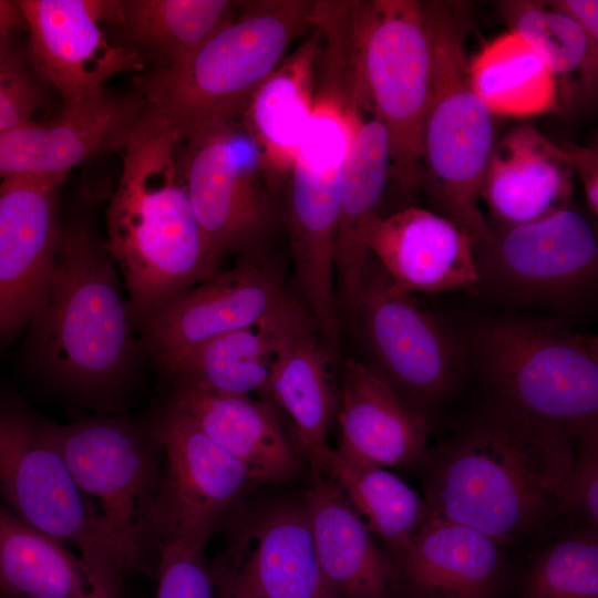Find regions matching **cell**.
I'll use <instances>...</instances> for the list:
<instances>
[{
	"instance_id": "6da1fadb",
	"label": "cell",
	"mask_w": 598,
	"mask_h": 598,
	"mask_svg": "<svg viewBox=\"0 0 598 598\" xmlns=\"http://www.w3.org/2000/svg\"><path fill=\"white\" fill-rule=\"evenodd\" d=\"M104 198L85 187L62 212L58 248L18 363L33 381L78 405L124 414L145 357L101 228Z\"/></svg>"
},
{
	"instance_id": "7a4b0ae2",
	"label": "cell",
	"mask_w": 598,
	"mask_h": 598,
	"mask_svg": "<svg viewBox=\"0 0 598 598\" xmlns=\"http://www.w3.org/2000/svg\"><path fill=\"white\" fill-rule=\"evenodd\" d=\"M578 440L488 401L421 467L431 515L470 526L502 547L558 516Z\"/></svg>"
},
{
	"instance_id": "3957f363",
	"label": "cell",
	"mask_w": 598,
	"mask_h": 598,
	"mask_svg": "<svg viewBox=\"0 0 598 598\" xmlns=\"http://www.w3.org/2000/svg\"><path fill=\"white\" fill-rule=\"evenodd\" d=\"M104 238L136 323L219 269L193 209L177 143L146 110L121 152Z\"/></svg>"
},
{
	"instance_id": "277c9868",
	"label": "cell",
	"mask_w": 598,
	"mask_h": 598,
	"mask_svg": "<svg viewBox=\"0 0 598 598\" xmlns=\"http://www.w3.org/2000/svg\"><path fill=\"white\" fill-rule=\"evenodd\" d=\"M315 0L241 1L237 13L182 61L137 73L146 112L177 145L239 123L266 78L313 28Z\"/></svg>"
},
{
	"instance_id": "5b68a950",
	"label": "cell",
	"mask_w": 598,
	"mask_h": 598,
	"mask_svg": "<svg viewBox=\"0 0 598 598\" xmlns=\"http://www.w3.org/2000/svg\"><path fill=\"white\" fill-rule=\"evenodd\" d=\"M491 401L556 425L578 441L598 434V338L558 318L489 316L462 338Z\"/></svg>"
},
{
	"instance_id": "8992f818",
	"label": "cell",
	"mask_w": 598,
	"mask_h": 598,
	"mask_svg": "<svg viewBox=\"0 0 598 598\" xmlns=\"http://www.w3.org/2000/svg\"><path fill=\"white\" fill-rule=\"evenodd\" d=\"M362 114L346 79L318 70L312 116L281 194L299 299L334 359L340 353L337 224L346 161Z\"/></svg>"
},
{
	"instance_id": "52a82bcc",
	"label": "cell",
	"mask_w": 598,
	"mask_h": 598,
	"mask_svg": "<svg viewBox=\"0 0 598 598\" xmlns=\"http://www.w3.org/2000/svg\"><path fill=\"white\" fill-rule=\"evenodd\" d=\"M461 4L423 2L430 82L421 138V190L433 212L476 240L489 228L480 198L495 131L493 114L471 83Z\"/></svg>"
},
{
	"instance_id": "ba28073f",
	"label": "cell",
	"mask_w": 598,
	"mask_h": 598,
	"mask_svg": "<svg viewBox=\"0 0 598 598\" xmlns=\"http://www.w3.org/2000/svg\"><path fill=\"white\" fill-rule=\"evenodd\" d=\"M60 443L92 523L126 586L133 574H153L150 517L163 452L151 419L96 414L60 424Z\"/></svg>"
},
{
	"instance_id": "9c48e42d",
	"label": "cell",
	"mask_w": 598,
	"mask_h": 598,
	"mask_svg": "<svg viewBox=\"0 0 598 598\" xmlns=\"http://www.w3.org/2000/svg\"><path fill=\"white\" fill-rule=\"evenodd\" d=\"M351 12L355 91L386 130L389 186L403 208L421 190V138L430 82L424 6L415 0L352 1Z\"/></svg>"
},
{
	"instance_id": "30bf717a",
	"label": "cell",
	"mask_w": 598,
	"mask_h": 598,
	"mask_svg": "<svg viewBox=\"0 0 598 598\" xmlns=\"http://www.w3.org/2000/svg\"><path fill=\"white\" fill-rule=\"evenodd\" d=\"M0 503L78 555L110 598L125 585L65 462L60 424L0 381Z\"/></svg>"
},
{
	"instance_id": "8fae6325",
	"label": "cell",
	"mask_w": 598,
	"mask_h": 598,
	"mask_svg": "<svg viewBox=\"0 0 598 598\" xmlns=\"http://www.w3.org/2000/svg\"><path fill=\"white\" fill-rule=\"evenodd\" d=\"M476 295L514 308L570 315L596 297L598 241L588 219L565 208L530 223L488 228L474 240Z\"/></svg>"
},
{
	"instance_id": "7c38bea8",
	"label": "cell",
	"mask_w": 598,
	"mask_h": 598,
	"mask_svg": "<svg viewBox=\"0 0 598 598\" xmlns=\"http://www.w3.org/2000/svg\"><path fill=\"white\" fill-rule=\"evenodd\" d=\"M353 319L373 358L370 367L412 408L427 417L453 394L467 364L462 339L394 286L370 252Z\"/></svg>"
},
{
	"instance_id": "4fadbf2b",
	"label": "cell",
	"mask_w": 598,
	"mask_h": 598,
	"mask_svg": "<svg viewBox=\"0 0 598 598\" xmlns=\"http://www.w3.org/2000/svg\"><path fill=\"white\" fill-rule=\"evenodd\" d=\"M177 161L197 220L216 261L266 254L281 219L260 151L240 125L177 145Z\"/></svg>"
},
{
	"instance_id": "5bb4252c",
	"label": "cell",
	"mask_w": 598,
	"mask_h": 598,
	"mask_svg": "<svg viewBox=\"0 0 598 598\" xmlns=\"http://www.w3.org/2000/svg\"><path fill=\"white\" fill-rule=\"evenodd\" d=\"M265 255L238 256L230 269L216 270L140 322L137 334L145 359L161 370L185 351L228 332L269 324H313Z\"/></svg>"
},
{
	"instance_id": "9a60e30c",
	"label": "cell",
	"mask_w": 598,
	"mask_h": 598,
	"mask_svg": "<svg viewBox=\"0 0 598 598\" xmlns=\"http://www.w3.org/2000/svg\"><path fill=\"white\" fill-rule=\"evenodd\" d=\"M151 423L163 452L150 517L156 550L176 544L204 551L250 478L171 398Z\"/></svg>"
},
{
	"instance_id": "2e32d148",
	"label": "cell",
	"mask_w": 598,
	"mask_h": 598,
	"mask_svg": "<svg viewBox=\"0 0 598 598\" xmlns=\"http://www.w3.org/2000/svg\"><path fill=\"white\" fill-rule=\"evenodd\" d=\"M29 33L28 55L43 84L61 95L62 109H80L100 99L112 78L142 73V56L107 38L121 0H17Z\"/></svg>"
},
{
	"instance_id": "e0dca14e",
	"label": "cell",
	"mask_w": 598,
	"mask_h": 598,
	"mask_svg": "<svg viewBox=\"0 0 598 598\" xmlns=\"http://www.w3.org/2000/svg\"><path fill=\"white\" fill-rule=\"evenodd\" d=\"M66 176L21 174L0 182V357L21 339L43 295Z\"/></svg>"
},
{
	"instance_id": "ac0fdd59",
	"label": "cell",
	"mask_w": 598,
	"mask_h": 598,
	"mask_svg": "<svg viewBox=\"0 0 598 598\" xmlns=\"http://www.w3.org/2000/svg\"><path fill=\"white\" fill-rule=\"evenodd\" d=\"M209 569L218 598H338L320 568L303 504L257 516Z\"/></svg>"
},
{
	"instance_id": "d6986e66",
	"label": "cell",
	"mask_w": 598,
	"mask_h": 598,
	"mask_svg": "<svg viewBox=\"0 0 598 598\" xmlns=\"http://www.w3.org/2000/svg\"><path fill=\"white\" fill-rule=\"evenodd\" d=\"M145 111L141 94L109 90L49 122L30 120L0 132V182L12 175H68L92 157L122 152Z\"/></svg>"
},
{
	"instance_id": "ffe728a7",
	"label": "cell",
	"mask_w": 598,
	"mask_h": 598,
	"mask_svg": "<svg viewBox=\"0 0 598 598\" xmlns=\"http://www.w3.org/2000/svg\"><path fill=\"white\" fill-rule=\"evenodd\" d=\"M474 239L444 216L417 206L377 216L367 235L369 252L398 288L475 293Z\"/></svg>"
},
{
	"instance_id": "44dd1931",
	"label": "cell",
	"mask_w": 598,
	"mask_h": 598,
	"mask_svg": "<svg viewBox=\"0 0 598 598\" xmlns=\"http://www.w3.org/2000/svg\"><path fill=\"white\" fill-rule=\"evenodd\" d=\"M303 506L320 568L338 598L401 596L395 558L379 547L342 491L318 470H311Z\"/></svg>"
},
{
	"instance_id": "7402d4cb",
	"label": "cell",
	"mask_w": 598,
	"mask_h": 598,
	"mask_svg": "<svg viewBox=\"0 0 598 598\" xmlns=\"http://www.w3.org/2000/svg\"><path fill=\"white\" fill-rule=\"evenodd\" d=\"M337 422L338 450L361 462L382 467L417 465L427 450V417L355 359L343 363Z\"/></svg>"
},
{
	"instance_id": "603a6c76",
	"label": "cell",
	"mask_w": 598,
	"mask_h": 598,
	"mask_svg": "<svg viewBox=\"0 0 598 598\" xmlns=\"http://www.w3.org/2000/svg\"><path fill=\"white\" fill-rule=\"evenodd\" d=\"M396 563L404 598H496L505 571L501 545L433 515Z\"/></svg>"
},
{
	"instance_id": "cb8c5ba5",
	"label": "cell",
	"mask_w": 598,
	"mask_h": 598,
	"mask_svg": "<svg viewBox=\"0 0 598 598\" xmlns=\"http://www.w3.org/2000/svg\"><path fill=\"white\" fill-rule=\"evenodd\" d=\"M321 43L313 27L259 85L239 122L257 144L280 198L312 116Z\"/></svg>"
},
{
	"instance_id": "d4e9b609",
	"label": "cell",
	"mask_w": 598,
	"mask_h": 598,
	"mask_svg": "<svg viewBox=\"0 0 598 598\" xmlns=\"http://www.w3.org/2000/svg\"><path fill=\"white\" fill-rule=\"evenodd\" d=\"M571 173L560 146L522 125L495 143L481 198L499 226L530 223L568 208Z\"/></svg>"
},
{
	"instance_id": "484cf974",
	"label": "cell",
	"mask_w": 598,
	"mask_h": 598,
	"mask_svg": "<svg viewBox=\"0 0 598 598\" xmlns=\"http://www.w3.org/2000/svg\"><path fill=\"white\" fill-rule=\"evenodd\" d=\"M390 146L384 125L362 114L342 177L334 245L338 308L354 316L360 302L369 250L367 235L390 179Z\"/></svg>"
},
{
	"instance_id": "4316f807",
	"label": "cell",
	"mask_w": 598,
	"mask_h": 598,
	"mask_svg": "<svg viewBox=\"0 0 598 598\" xmlns=\"http://www.w3.org/2000/svg\"><path fill=\"white\" fill-rule=\"evenodd\" d=\"M171 399L245 468L250 481L282 482L297 472V453L268 400L185 386H174Z\"/></svg>"
},
{
	"instance_id": "83f0119b",
	"label": "cell",
	"mask_w": 598,
	"mask_h": 598,
	"mask_svg": "<svg viewBox=\"0 0 598 598\" xmlns=\"http://www.w3.org/2000/svg\"><path fill=\"white\" fill-rule=\"evenodd\" d=\"M333 360L316 328L307 326L280 336L269 367L264 399L287 414L296 443L311 466L330 446Z\"/></svg>"
},
{
	"instance_id": "f1b7e54d",
	"label": "cell",
	"mask_w": 598,
	"mask_h": 598,
	"mask_svg": "<svg viewBox=\"0 0 598 598\" xmlns=\"http://www.w3.org/2000/svg\"><path fill=\"white\" fill-rule=\"evenodd\" d=\"M0 598H110L78 554L0 503Z\"/></svg>"
},
{
	"instance_id": "f546056e",
	"label": "cell",
	"mask_w": 598,
	"mask_h": 598,
	"mask_svg": "<svg viewBox=\"0 0 598 598\" xmlns=\"http://www.w3.org/2000/svg\"><path fill=\"white\" fill-rule=\"evenodd\" d=\"M311 470L320 471L342 491L367 527L395 558L430 517L423 497L385 467L358 461L329 446Z\"/></svg>"
},
{
	"instance_id": "4dcf8cb0",
	"label": "cell",
	"mask_w": 598,
	"mask_h": 598,
	"mask_svg": "<svg viewBox=\"0 0 598 598\" xmlns=\"http://www.w3.org/2000/svg\"><path fill=\"white\" fill-rule=\"evenodd\" d=\"M307 326L313 324H269L217 336L179 354L161 371L173 386L226 395L257 392L264 396L280 336Z\"/></svg>"
},
{
	"instance_id": "1f68e13d",
	"label": "cell",
	"mask_w": 598,
	"mask_h": 598,
	"mask_svg": "<svg viewBox=\"0 0 598 598\" xmlns=\"http://www.w3.org/2000/svg\"><path fill=\"white\" fill-rule=\"evenodd\" d=\"M241 1L122 0L112 27L123 43L136 51L148 71L168 68L199 47L229 21Z\"/></svg>"
},
{
	"instance_id": "d6a6232c",
	"label": "cell",
	"mask_w": 598,
	"mask_h": 598,
	"mask_svg": "<svg viewBox=\"0 0 598 598\" xmlns=\"http://www.w3.org/2000/svg\"><path fill=\"white\" fill-rule=\"evenodd\" d=\"M471 83L493 115L527 116L557 104V80L516 33L488 42L468 63Z\"/></svg>"
},
{
	"instance_id": "836d02e7",
	"label": "cell",
	"mask_w": 598,
	"mask_h": 598,
	"mask_svg": "<svg viewBox=\"0 0 598 598\" xmlns=\"http://www.w3.org/2000/svg\"><path fill=\"white\" fill-rule=\"evenodd\" d=\"M499 7L511 32L518 34L555 76L579 71L585 89L592 94L598 49L571 17L553 1H504Z\"/></svg>"
},
{
	"instance_id": "e575fe53",
	"label": "cell",
	"mask_w": 598,
	"mask_h": 598,
	"mask_svg": "<svg viewBox=\"0 0 598 598\" xmlns=\"http://www.w3.org/2000/svg\"><path fill=\"white\" fill-rule=\"evenodd\" d=\"M526 598H598V537L595 529L561 538L533 561Z\"/></svg>"
},
{
	"instance_id": "d590c367",
	"label": "cell",
	"mask_w": 598,
	"mask_h": 598,
	"mask_svg": "<svg viewBox=\"0 0 598 598\" xmlns=\"http://www.w3.org/2000/svg\"><path fill=\"white\" fill-rule=\"evenodd\" d=\"M42 84L12 38L0 43V132L32 120L43 102Z\"/></svg>"
},
{
	"instance_id": "8d00e7d4",
	"label": "cell",
	"mask_w": 598,
	"mask_h": 598,
	"mask_svg": "<svg viewBox=\"0 0 598 598\" xmlns=\"http://www.w3.org/2000/svg\"><path fill=\"white\" fill-rule=\"evenodd\" d=\"M155 598H215L216 591L204 551L176 544L157 550Z\"/></svg>"
},
{
	"instance_id": "74e56055",
	"label": "cell",
	"mask_w": 598,
	"mask_h": 598,
	"mask_svg": "<svg viewBox=\"0 0 598 598\" xmlns=\"http://www.w3.org/2000/svg\"><path fill=\"white\" fill-rule=\"evenodd\" d=\"M561 514L571 515L590 529L598 526V434L578 442L577 455L566 482Z\"/></svg>"
},
{
	"instance_id": "f35d334b",
	"label": "cell",
	"mask_w": 598,
	"mask_h": 598,
	"mask_svg": "<svg viewBox=\"0 0 598 598\" xmlns=\"http://www.w3.org/2000/svg\"><path fill=\"white\" fill-rule=\"evenodd\" d=\"M567 164L581 181L587 205L592 215H598V154L596 147H561Z\"/></svg>"
},
{
	"instance_id": "ab89813d",
	"label": "cell",
	"mask_w": 598,
	"mask_h": 598,
	"mask_svg": "<svg viewBox=\"0 0 598 598\" xmlns=\"http://www.w3.org/2000/svg\"><path fill=\"white\" fill-rule=\"evenodd\" d=\"M553 2L582 28L590 44L598 49V1L559 0Z\"/></svg>"
},
{
	"instance_id": "60d3db41",
	"label": "cell",
	"mask_w": 598,
	"mask_h": 598,
	"mask_svg": "<svg viewBox=\"0 0 598 598\" xmlns=\"http://www.w3.org/2000/svg\"><path fill=\"white\" fill-rule=\"evenodd\" d=\"M20 28H25V22L17 0H0V43Z\"/></svg>"
}]
</instances>
